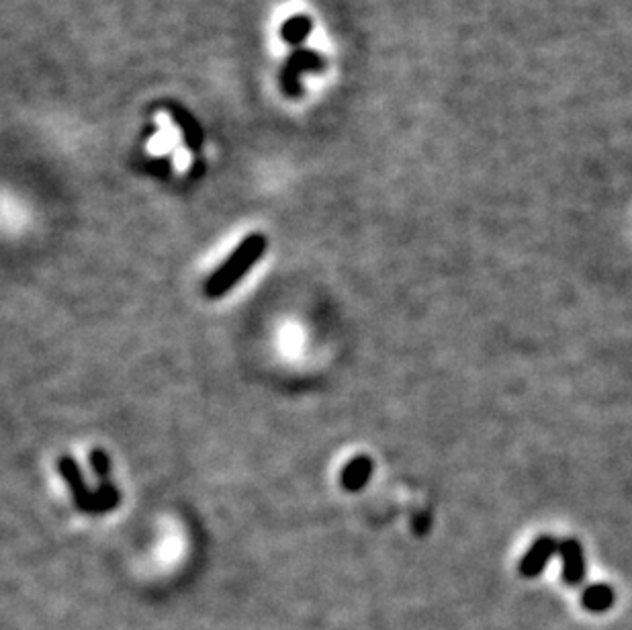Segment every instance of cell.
<instances>
[{
  "instance_id": "1",
  "label": "cell",
  "mask_w": 632,
  "mask_h": 630,
  "mask_svg": "<svg viewBox=\"0 0 632 630\" xmlns=\"http://www.w3.org/2000/svg\"><path fill=\"white\" fill-rule=\"evenodd\" d=\"M268 248V240L264 234H250L246 236L234 252L225 258L213 273L205 281V297L219 299L225 293H230L248 273L254 268V264L264 256Z\"/></svg>"
},
{
  "instance_id": "2",
  "label": "cell",
  "mask_w": 632,
  "mask_h": 630,
  "mask_svg": "<svg viewBox=\"0 0 632 630\" xmlns=\"http://www.w3.org/2000/svg\"><path fill=\"white\" fill-rule=\"evenodd\" d=\"M326 68L324 58L318 52L311 50H295L289 60L283 66L281 72V86L287 97H299L301 95V76L305 72H322Z\"/></svg>"
},
{
  "instance_id": "3",
  "label": "cell",
  "mask_w": 632,
  "mask_h": 630,
  "mask_svg": "<svg viewBox=\"0 0 632 630\" xmlns=\"http://www.w3.org/2000/svg\"><path fill=\"white\" fill-rule=\"evenodd\" d=\"M58 471L72 493V500H74L76 508L80 512L90 514V508H93V502H95V491H90V487L86 485L80 463L72 455H62L58 459Z\"/></svg>"
},
{
  "instance_id": "4",
  "label": "cell",
  "mask_w": 632,
  "mask_h": 630,
  "mask_svg": "<svg viewBox=\"0 0 632 630\" xmlns=\"http://www.w3.org/2000/svg\"><path fill=\"white\" fill-rule=\"evenodd\" d=\"M559 553V543L551 536H540L534 540V545L528 549V553L520 561V573L524 577H536L545 571L551 557Z\"/></svg>"
},
{
  "instance_id": "5",
  "label": "cell",
  "mask_w": 632,
  "mask_h": 630,
  "mask_svg": "<svg viewBox=\"0 0 632 630\" xmlns=\"http://www.w3.org/2000/svg\"><path fill=\"white\" fill-rule=\"evenodd\" d=\"M559 555L563 557V581L567 585H579L585 575V559L577 540L569 538L559 543Z\"/></svg>"
},
{
  "instance_id": "6",
  "label": "cell",
  "mask_w": 632,
  "mask_h": 630,
  "mask_svg": "<svg viewBox=\"0 0 632 630\" xmlns=\"http://www.w3.org/2000/svg\"><path fill=\"white\" fill-rule=\"evenodd\" d=\"M373 475V461L369 457H354L348 461V465L340 473V485L342 489L354 493L363 489Z\"/></svg>"
},
{
  "instance_id": "7",
  "label": "cell",
  "mask_w": 632,
  "mask_h": 630,
  "mask_svg": "<svg viewBox=\"0 0 632 630\" xmlns=\"http://www.w3.org/2000/svg\"><path fill=\"white\" fill-rule=\"evenodd\" d=\"M168 111L176 123V127L183 131V138H185V144L191 148V150H199L203 146V129L199 125V121L180 105H168Z\"/></svg>"
},
{
  "instance_id": "8",
  "label": "cell",
  "mask_w": 632,
  "mask_h": 630,
  "mask_svg": "<svg viewBox=\"0 0 632 630\" xmlns=\"http://www.w3.org/2000/svg\"><path fill=\"white\" fill-rule=\"evenodd\" d=\"M614 590L606 583H596L592 588H588L581 596V604L588 612L602 614L614 606Z\"/></svg>"
},
{
  "instance_id": "9",
  "label": "cell",
  "mask_w": 632,
  "mask_h": 630,
  "mask_svg": "<svg viewBox=\"0 0 632 630\" xmlns=\"http://www.w3.org/2000/svg\"><path fill=\"white\" fill-rule=\"evenodd\" d=\"M313 31V21L307 15H293L281 27V37L289 45H299Z\"/></svg>"
},
{
  "instance_id": "10",
  "label": "cell",
  "mask_w": 632,
  "mask_h": 630,
  "mask_svg": "<svg viewBox=\"0 0 632 630\" xmlns=\"http://www.w3.org/2000/svg\"><path fill=\"white\" fill-rule=\"evenodd\" d=\"M119 504H121L119 489L111 481L99 483V489L95 491V502H93V508H90V514H93V516L107 514L109 510L117 508Z\"/></svg>"
},
{
  "instance_id": "11",
  "label": "cell",
  "mask_w": 632,
  "mask_h": 630,
  "mask_svg": "<svg viewBox=\"0 0 632 630\" xmlns=\"http://www.w3.org/2000/svg\"><path fill=\"white\" fill-rule=\"evenodd\" d=\"M88 461H90V467H93V473L99 477L101 483L109 481V475H111V459H109V455L105 453L103 448H93V450H90Z\"/></svg>"
}]
</instances>
